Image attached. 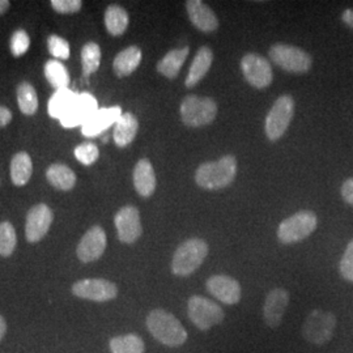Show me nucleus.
<instances>
[{
	"label": "nucleus",
	"mask_w": 353,
	"mask_h": 353,
	"mask_svg": "<svg viewBox=\"0 0 353 353\" xmlns=\"http://www.w3.org/2000/svg\"><path fill=\"white\" fill-rule=\"evenodd\" d=\"M54 220V214L48 204H37L34 205L26 216V236L29 242H38L42 240Z\"/></svg>",
	"instance_id": "nucleus-13"
},
{
	"label": "nucleus",
	"mask_w": 353,
	"mask_h": 353,
	"mask_svg": "<svg viewBox=\"0 0 353 353\" xmlns=\"http://www.w3.org/2000/svg\"><path fill=\"white\" fill-rule=\"evenodd\" d=\"M290 303V293L284 288H275L265 297L263 305V318L267 326L276 328L283 322L284 314Z\"/></svg>",
	"instance_id": "nucleus-16"
},
{
	"label": "nucleus",
	"mask_w": 353,
	"mask_h": 353,
	"mask_svg": "<svg viewBox=\"0 0 353 353\" xmlns=\"http://www.w3.org/2000/svg\"><path fill=\"white\" fill-rule=\"evenodd\" d=\"M217 105L212 99L188 96L181 103V117L186 126L202 127L214 122Z\"/></svg>",
	"instance_id": "nucleus-6"
},
{
	"label": "nucleus",
	"mask_w": 353,
	"mask_h": 353,
	"mask_svg": "<svg viewBox=\"0 0 353 353\" xmlns=\"http://www.w3.org/2000/svg\"><path fill=\"white\" fill-rule=\"evenodd\" d=\"M294 114V100L290 96L279 97L265 118V135L271 141L280 139L290 125Z\"/></svg>",
	"instance_id": "nucleus-9"
},
{
	"label": "nucleus",
	"mask_w": 353,
	"mask_h": 353,
	"mask_svg": "<svg viewBox=\"0 0 353 353\" xmlns=\"http://www.w3.org/2000/svg\"><path fill=\"white\" fill-rule=\"evenodd\" d=\"M134 186L144 198L151 196L156 190V174L148 159H141L134 169Z\"/></svg>",
	"instance_id": "nucleus-20"
},
{
	"label": "nucleus",
	"mask_w": 353,
	"mask_h": 353,
	"mask_svg": "<svg viewBox=\"0 0 353 353\" xmlns=\"http://www.w3.org/2000/svg\"><path fill=\"white\" fill-rule=\"evenodd\" d=\"M214 62V52L207 48V46H203L199 50L196 51L195 54V58L192 61V63L190 65L189 74L186 77V87L188 88H192L195 87L203 77L205 76V74L208 72V70L211 68V64Z\"/></svg>",
	"instance_id": "nucleus-21"
},
{
	"label": "nucleus",
	"mask_w": 353,
	"mask_h": 353,
	"mask_svg": "<svg viewBox=\"0 0 353 353\" xmlns=\"http://www.w3.org/2000/svg\"><path fill=\"white\" fill-rule=\"evenodd\" d=\"M270 58L280 68L293 74L307 72L313 64L312 57L306 51L284 43L274 45L270 49Z\"/></svg>",
	"instance_id": "nucleus-8"
},
{
	"label": "nucleus",
	"mask_w": 353,
	"mask_h": 353,
	"mask_svg": "<svg viewBox=\"0 0 353 353\" xmlns=\"http://www.w3.org/2000/svg\"><path fill=\"white\" fill-rule=\"evenodd\" d=\"M46 178L55 189L68 191L75 188V173L67 165H51L46 172Z\"/></svg>",
	"instance_id": "nucleus-27"
},
{
	"label": "nucleus",
	"mask_w": 353,
	"mask_h": 353,
	"mask_svg": "<svg viewBox=\"0 0 353 353\" xmlns=\"http://www.w3.org/2000/svg\"><path fill=\"white\" fill-rule=\"evenodd\" d=\"M106 249V234L99 225L90 228L79 242L76 254L83 263H90L101 258Z\"/></svg>",
	"instance_id": "nucleus-14"
},
{
	"label": "nucleus",
	"mask_w": 353,
	"mask_h": 353,
	"mask_svg": "<svg viewBox=\"0 0 353 353\" xmlns=\"http://www.w3.org/2000/svg\"><path fill=\"white\" fill-rule=\"evenodd\" d=\"M341 20L350 26L351 29H353V8L351 10H345L343 14H341Z\"/></svg>",
	"instance_id": "nucleus-41"
},
{
	"label": "nucleus",
	"mask_w": 353,
	"mask_h": 353,
	"mask_svg": "<svg viewBox=\"0 0 353 353\" xmlns=\"http://www.w3.org/2000/svg\"><path fill=\"white\" fill-rule=\"evenodd\" d=\"M83 3L80 0H52L51 7L59 13H75L81 10Z\"/></svg>",
	"instance_id": "nucleus-38"
},
{
	"label": "nucleus",
	"mask_w": 353,
	"mask_h": 353,
	"mask_svg": "<svg viewBox=\"0 0 353 353\" xmlns=\"http://www.w3.org/2000/svg\"><path fill=\"white\" fill-rule=\"evenodd\" d=\"M17 102L20 110L26 115L36 114L38 109L37 92L32 84L24 81L17 87Z\"/></svg>",
	"instance_id": "nucleus-31"
},
{
	"label": "nucleus",
	"mask_w": 353,
	"mask_h": 353,
	"mask_svg": "<svg viewBox=\"0 0 353 353\" xmlns=\"http://www.w3.org/2000/svg\"><path fill=\"white\" fill-rule=\"evenodd\" d=\"M335 327H336V316H334L331 312L316 309L306 316L303 322V339L316 345L326 344L332 338Z\"/></svg>",
	"instance_id": "nucleus-7"
},
{
	"label": "nucleus",
	"mask_w": 353,
	"mask_h": 353,
	"mask_svg": "<svg viewBox=\"0 0 353 353\" xmlns=\"http://www.w3.org/2000/svg\"><path fill=\"white\" fill-rule=\"evenodd\" d=\"M208 255V245L201 239L182 242L173 255L172 272L176 276H189L203 265Z\"/></svg>",
	"instance_id": "nucleus-3"
},
{
	"label": "nucleus",
	"mask_w": 353,
	"mask_h": 353,
	"mask_svg": "<svg viewBox=\"0 0 353 353\" xmlns=\"http://www.w3.org/2000/svg\"><path fill=\"white\" fill-rule=\"evenodd\" d=\"M341 192L344 202L351 204L353 207V178H348L347 181H344V183L341 185Z\"/></svg>",
	"instance_id": "nucleus-39"
},
{
	"label": "nucleus",
	"mask_w": 353,
	"mask_h": 353,
	"mask_svg": "<svg viewBox=\"0 0 353 353\" xmlns=\"http://www.w3.org/2000/svg\"><path fill=\"white\" fill-rule=\"evenodd\" d=\"M100 156V151L96 144L93 143H84L76 147L75 157L84 165H90L97 161Z\"/></svg>",
	"instance_id": "nucleus-34"
},
{
	"label": "nucleus",
	"mask_w": 353,
	"mask_h": 353,
	"mask_svg": "<svg viewBox=\"0 0 353 353\" xmlns=\"http://www.w3.org/2000/svg\"><path fill=\"white\" fill-rule=\"evenodd\" d=\"M17 245V236L16 230L11 223H1L0 224V255L1 256H11Z\"/></svg>",
	"instance_id": "nucleus-33"
},
{
	"label": "nucleus",
	"mask_w": 353,
	"mask_h": 353,
	"mask_svg": "<svg viewBox=\"0 0 353 353\" xmlns=\"http://www.w3.org/2000/svg\"><path fill=\"white\" fill-rule=\"evenodd\" d=\"M189 48L169 51L157 64V71L168 79H174L185 63L189 55Z\"/></svg>",
	"instance_id": "nucleus-25"
},
{
	"label": "nucleus",
	"mask_w": 353,
	"mask_h": 353,
	"mask_svg": "<svg viewBox=\"0 0 353 353\" xmlns=\"http://www.w3.org/2000/svg\"><path fill=\"white\" fill-rule=\"evenodd\" d=\"M33 173V163L26 152H19L11 163V178L16 186H24Z\"/></svg>",
	"instance_id": "nucleus-26"
},
{
	"label": "nucleus",
	"mask_w": 353,
	"mask_h": 353,
	"mask_svg": "<svg viewBox=\"0 0 353 353\" xmlns=\"http://www.w3.org/2000/svg\"><path fill=\"white\" fill-rule=\"evenodd\" d=\"M48 48L51 55L57 58V61L70 58V45L64 38L52 34L48 38Z\"/></svg>",
	"instance_id": "nucleus-35"
},
{
	"label": "nucleus",
	"mask_w": 353,
	"mask_h": 353,
	"mask_svg": "<svg viewBox=\"0 0 353 353\" xmlns=\"http://www.w3.org/2000/svg\"><path fill=\"white\" fill-rule=\"evenodd\" d=\"M29 46H30V38L26 30L23 29L16 30L11 38V52L13 57L24 55L29 49Z\"/></svg>",
	"instance_id": "nucleus-36"
},
{
	"label": "nucleus",
	"mask_w": 353,
	"mask_h": 353,
	"mask_svg": "<svg viewBox=\"0 0 353 353\" xmlns=\"http://www.w3.org/2000/svg\"><path fill=\"white\" fill-rule=\"evenodd\" d=\"M188 316L201 331H208L223 323L225 314L217 303L203 296H191L188 301Z\"/></svg>",
	"instance_id": "nucleus-4"
},
{
	"label": "nucleus",
	"mask_w": 353,
	"mask_h": 353,
	"mask_svg": "<svg viewBox=\"0 0 353 353\" xmlns=\"http://www.w3.org/2000/svg\"><path fill=\"white\" fill-rule=\"evenodd\" d=\"M122 112L121 108H109V109H99L93 114L88 121L83 125V134L85 137H96L100 135L105 130L117 123V121L121 118Z\"/></svg>",
	"instance_id": "nucleus-19"
},
{
	"label": "nucleus",
	"mask_w": 353,
	"mask_h": 353,
	"mask_svg": "<svg viewBox=\"0 0 353 353\" xmlns=\"http://www.w3.org/2000/svg\"><path fill=\"white\" fill-rule=\"evenodd\" d=\"M339 270L343 279L353 283V240L348 243L345 252L341 256Z\"/></svg>",
	"instance_id": "nucleus-37"
},
{
	"label": "nucleus",
	"mask_w": 353,
	"mask_h": 353,
	"mask_svg": "<svg viewBox=\"0 0 353 353\" xmlns=\"http://www.w3.org/2000/svg\"><path fill=\"white\" fill-rule=\"evenodd\" d=\"M83 74L85 77L94 74L101 63V49L97 43L89 42L81 50Z\"/></svg>",
	"instance_id": "nucleus-32"
},
{
	"label": "nucleus",
	"mask_w": 353,
	"mask_h": 353,
	"mask_svg": "<svg viewBox=\"0 0 353 353\" xmlns=\"http://www.w3.org/2000/svg\"><path fill=\"white\" fill-rule=\"evenodd\" d=\"M97 110H99L97 100L89 93H81L77 97L74 110L62 118L61 123L64 127H76L80 125L83 126Z\"/></svg>",
	"instance_id": "nucleus-17"
},
{
	"label": "nucleus",
	"mask_w": 353,
	"mask_h": 353,
	"mask_svg": "<svg viewBox=\"0 0 353 353\" xmlns=\"http://www.w3.org/2000/svg\"><path fill=\"white\" fill-rule=\"evenodd\" d=\"M241 68L245 79L254 88H267L272 83L271 64L258 54H246L241 61Z\"/></svg>",
	"instance_id": "nucleus-11"
},
{
	"label": "nucleus",
	"mask_w": 353,
	"mask_h": 353,
	"mask_svg": "<svg viewBox=\"0 0 353 353\" xmlns=\"http://www.w3.org/2000/svg\"><path fill=\"white\" fill-rule=\"evenodd\" d=\"M6 332H7V322L3 316H0V341L4 338Z\"/></svg>",
	"instance_id": "nucleus-42"
},
{
	"label": "nucleus",
	"mask_w": 353,
	"mask_h": 353,
	"mask_svg": "<svg viewBox=\"0 0 353 353\" xmlns=\"http://www.w3.org/2000/svg\"><path fill=\"white\" fill-rule=\"evenodd\" d=\"M112 353H144L145 344L137 334H126L113 338L109 343Z\"/></svg>",
	"instance_id": "nucleus-29"
},
{
	"label": "nucleus",
	"mask_w": 353,
	"mask_h": 353,
	"mask_svg": "<svg viewBox=\"0 0 353 353\" xmlns=\"http://www.w3.org/2000/svg\"><path fill=\"white\" fill-rule=\"evenodd\" d=\"M12 121V113L10 109L0 106V127L7 126L10 125V122Z\"/></svg>",
	"instance_id": "nucleus-40"
},
{
	"label": "nucleus",
	"mask_w": 353,
	"mask_h": 353,
	"mask_svg": "<svg viewBox=\"0 0 353 353\" xmlns=\"http://www.w3.org/2000/svg\"><path fill=\"white\" fill-rule=\"evenodd\" d=\"M138 128H139V123L134 114H122L114 126L115 144L121 148L131 144L138 134Z\"/></svg>",
	"instance_id": "nucleus-22"
},
{
	"label": "nucleus",
	"mask_w": 353,
	"mask_h": 353,
	"mask_svg": "<svg viewBox=\"0 0 353 353\" xmlns=\"http://www.w3.org/2000/svg\"><path fill=\"white\" fill-rule=\"evenodd\" d=\"M105 26L108 32L114 36H122L128 26V13L121 6H109L105 12Z\"/></svg>",
	"instance_id": "nucleus-28"
},
{
	"label": "nucleus",
	"mask_w": 353,
	"mask_h": 353,
	"mask_svg": "<svg viewBox=\"0 0 353 353\" xmlns=\"http://www.w3.org/2000/svg\"><path fill=\"white\" fill-rule=\"evenodd\" d=\"M207 290L225 305H236L240 303L241 290L240 283L236 279L227 275H214L205 283Z\"/></svg>",
	"instance_id": "nucleus-15"
},
{
	"label": "nucleus",
	"mask_w": 353,
	"mask_h": 353,
	"mask_svg": "<svg viewBox=\"0 0 353 353\" xmlns=\"http://www.w3.org/2000/svg\"><path fill=\"white\" fill-rule=\"evenodd\" d=\"M141 62V50L138 46H130L121 51L113 62L114 72L119 77L131 75Z\"/></svg>",
	"instance_id": "nucleus-24"
},
{
	"label": "nucleus",
	"mask_w": 353,
	"mask_h": 353,
	"mask_svg": "<svg viewBox=\"0 0 353 353\" xmlns=\"http://www.w3.org/2000/svg\"><path fill=\"white\" fill-rule=\"evenodd\" d=\"M147 327L156 341L172 348L183 345L189 338L183 325L164 309L152 310L147 316Z\"/></svg>",
	"instance_id": "nucleus-1"
},
{
	"label": "nucleus",
	"mask_w": 353,
	"mask_h": 353,
	"mask_svg": "<svg viewBox=\"0 0 353 353\" xmlns=\"http://www.w3.org/2000/svg\"><path fill=\"white\" fill-rule=\"evenodd\" d=\"M190 20L202 32H214L219 26V20L214 11L201 0H190L186 3Z\"/></svg>",
	"instance_id": "nucleus-18"
},
{
	"label": "nucleus",
	"mask_w": 353,
	"mask_h": 353,
	"mask_svg": "<svg viewBox=\"0 0 353 353\" xmlns=\"http://www.w3.org/2000/svg\"><path fill=\"white\" fill-rule=\"evenodd\" d=\"M72 293L83 300L106 303L118 296L117 285L105 279H83L72 285Z\"/></svg>",
	"instance_id": "nucleus-10"
},
{
	"label": "nucleus",
	"mask_w": 353,
	"mask_h": 353,
	"mask_svg": "<svg viewBox=\"0 0 353 353\" xmlns=\"http://www.w3.org/2000/svg\"><path fill=\"white\" fill-rule=\"evenodd\" d=\"M10 6H11V4H10L8 0H0V16L8 11Z\"/></svg>",
	"instance_id": "nucleus-43"
},
{
	"label": "nucleus",
	"mask_w": 353,
	"mask_h": 353,
	"mask_svg": "<svg viewBox=\"0 0 353 353\" xmlns=\"http://www.w3.org/2000/svg\"><path fill=\"white\" fill-rule=\"evenodd\" d=\"M115 228L118 232V239L123 243H134L138 241L143 233V227L140 221L138 208L132 205H126L121 208L114 219Z\"/></svg>",
	"instance_id": "nucleus-12"
},
{
	"label": "nucleus",
	"mask_w": 353,
	"mask_h": 353,
	"mask_svg": "<svg viewBox=\"0 0 353 353\" xmlns=\"http://www.w3.org/2000/svg\"><path fill=\"white\" fill-rule=\"evenodd\" d=\"M318 225L316 214L312 211H301L292 214L279 225L278 239L281 243L290 245L307 239Z\"/></svg>",
	"instance_id": "nucleus-5"
},
{
	"label": "nucleus",
	"mask_w": 353,
	"mask_h": 353,
	"mask_svg": "<svg viewBox=\"0 0 353 353\" xmlns=\"http://www.w3.org/2000/svg\"><path fill=\"white\" fill-rule=\"evenodd\" d=\"M77 97L79 94H76L71 89L57 90L49 101V114L61 121L74 110Z\"/></svg>",
	"instance_id": "nucleus-23"
},
{
	"label": "nucleus",
	"mask_w": 353,
	"mask_h": 353,
	"mask_svg": "<svg viewBox=\"0 0 353 353\" xmlns=\"http://www.w3.org/2000/svg\"><path fill=\"white\" fill-rule=\"evenodd\" d=\"M45 76L48 81L57 90L68 89L70 85V74L62 62L52 59L45 64Z\"/></svg>",
	"instance_id": "nucleus-30"
},
{
	"label": "nucleus",
	"mask_w": 353,
	"mask_h": 353,
	"mask_svg": "<svg viewBox=\"0 0 353 353\" xmlns=\"http://www.w3.org/2000/svg\"><path fill=\"white\" fill-rule=\"evenodd\" d=\"M237 174L234 156H224L217 161L201 165L195 172V182L207 190H219L230 185Z\"/></svg>",
	"instance_id": "nucleus-2"
}]
</instances>
